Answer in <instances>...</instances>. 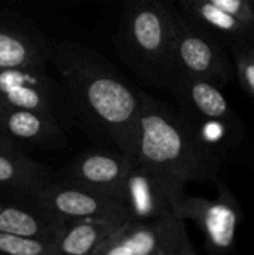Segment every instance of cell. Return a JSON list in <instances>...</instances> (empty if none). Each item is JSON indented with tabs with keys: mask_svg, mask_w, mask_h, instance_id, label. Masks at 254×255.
Here are the masks:
<instances>
[{
	"mask_svg": "<svg viewBox=\"0 0 254 255\" xmlns=\"http://www.w3.org/2000/svg\"><path fill=\"white\" fill-rule=\"evenodd\" d=\"M7 103H6V100H4V97L1 96V93H0V120H1V117L4 115V112L7 111Z\"/></svg>",
	"mask_w": 254,
	"mask_h": 255,
	"instance_id": "obj_23",
	"label": "cell"
},
{
	"mask_svg": "<svg viewBox=\"0 0 254 255\" xmlns=\"http://www.w3.org/2000/svg\"><path fill=\"white\" fill-rule=\"evenodd\" d=\"M183 4L196 18H199L210 27H214L220 31L238 34V33H246V30L249 28L238 18L225 12L210 0H183Z\"/></svg>",
	"mask_w": 254,
	"mask_h": 255,
	"instance_id": "obj_17",
	"label": "cell"
},
{
	"mask_svg": "<svg viewBox=\"0 0 254 255\" xmlns=\"http://www.w3.org/2000/svg\"><path fill=\"white\" fill-rule=\"evenodd\" d=\"M0 151H21V143L0 131Z\"/></svg>",
	"mask_w": 254,
	"mask_h": 255,
	"instance_id": "obj_22",
	"label": "cell"
},
{
	"mask_svg": "<svg viewBox=\"0 0 254 255\" xmlns=\"http://www.w3.org/2000/svg\"><path fill=\"white\" fill-rule=\"evenodd\" d=\"M64 221L42 208L13 199L0 209V232L55 244Z\"/></svg>",
	"mask_w": 254,
	"mask_h": 255,
	"instance_id": "obj_11",
	"label": "cell"
},
{
	"mask_svg": "<svg viewBox=\"0 0 254 255\" xmlns=\"http://www.w3.org/2000/svg\"><path fill=\"white\" fill-rule=\"evenodd\" d=\"M0 93L7 106L55 115L57 99L52 82L40 67L0 69Z\"/></svg>",
	"mask_w": 254,
	"mask_h": 255,
	"instance_id": "obj_10",
	"label": "cell"
},
{
	"mask_svg": "<svg viewBox=\"0 0 254 255\" xmlns=\"http://www.w3.org/2000/svg\"><path fill=\"white\" fill-rule=\"evenodd\" d=\"M220 191L217 200L183 196L178 203V215L195 221L202 230L207 244L216 251L229 250L237 238L240 209L223 182H216Z\"/></svg>",
	"mask_w": 254,
	"mask_h": 255,
	"instance_id": "obj_7",
	"label": "cell"
},
{
	"mask_svg": "<svg viewBox=\"0 0 254 255\" xmlns=\"http://www.w3.org/2000/svg\"><path fill=\"white\" fill-rule=\"evenodd\" d=\"M210 1L219 6L220 9H223L225 12L238 18L247 27L253 24L254 12L247 0H210Z\"/></svg>",
	"mask_w": 254,
	"mask_h": 255,
	"instance_id": "obj_19",
	"label": "cell"
},
{
	"mask_svg": "<svg viewBox=\"0 0 254 255\" xmlns=\"http://www.w3.org/2000/svg\"><path fill=\"white\" fill-rule=\"evenodd\" d=\"M55 64L73 102L114 140L120 152L135 157L141 109L139 91L130 88L94 54L60 46Z\"/></svg>",
	"mask_w": 254,
	"mask_h": 255,
	"instance_id": "obj_1",
	"label": "cell"
},
{
	"mask_svg": "<svg viewBox=\"0 0 254 255\" xmlns=\"http://www.w3.org/2000/svg\"><path fill=\"white\" fill-rule=\"evenodd\" d=\"M4 203H6V202H4V200H1V199H0V209H1V208H3V206H4Z\"/></svg>",
	"mask_w": 254,
	"mask_h": 255,
	"instance_id": "obj_24",
	"label": "cell"
},
{
	"mask_svg": "<svg viewBox=\"0 0 254 255\" xmlns=\"http://www.w3.org/2000/svg\"><path fill=\"white\" fill-rule=\"evenodd\" d=\"M63 221V229L54 244L57 255H94L102 242L121 224L103 218Z\"/></svg>",
	"mask_w": 254,
	"mask_h": 255,
	"instance_id": "obj_13",
	"label": "cell"
},
{
	"mask_svg": "<svg viewBox=\"0 0 254 255\" xmlns=\"http://www.w3.org/2000/svg\"><path fill=\"white\" fill-rule=\"evenodd\" d=\"M226 133L225 123L219 120H207V123L201 127L199 136L205 143H217L223 139Z\"/></svg>",
	"mask_w": 254,
	"mask_h": 255,
	"instance_id": "obj_21",
	"label": "cell"
},
{
	"mask_svg": "<svg viewBox=\"0 0 254 255\" xmlns=\"http://www.w3.org/2000/svg\"><path fill=\"white\" fill-rule=\"evenodd\" d=\"M172 66L180 73L205 78L211 82L225 81L229 70L217 45L177 15Z\"/></svg>",
	"mask_w": 254,
	"mask_h": 255,
	"instance_id": "obj_8",
	"label": "cell"
},
{
	"mask_svg": "<svg viewBox=\"0 0 254 255\" xmlns=\"http://www.w3.org/2000/svg\"><path fill=\"white\" fill-rule=\"evenodd\" d=\"M184 187L165 179L133 160L123 187V199L130 220H150L178 214Z\"/></svg>",
	"mask_w": 254,
	"mask_h": 255,
	"instance_id": "obj_6",
	"label": "cell"
},
{
	"mask_svg": "<svg viewBox=\"0 0 254 255\" xmlns=\"http://www.w3.org/2000/svg\"><path fill=\"white\" fill-rule=\"evenodd\" d=\"M249 52H250V54H252V55H253V57H254V48H253V49H252V51H249Z\"/></svg>",
	"mask_w": 254,
	"mask_h": 255,
	"instance_id": "obj_25",
	"label": "cell"
},
{
	"mask_svg": "<svg viewBox=\"0 0 254 255\" xmlns=\"http://www.w3.org/2000/svg\"><path fill=\"white\" fill-rule=\"evenodd\" d=\"M139 97L138 142L133 160L183 187L189 181L219 182L220 161L201 139L199 131L165 103L142 91Z\"/></svg>",
	"mask_w": 254,
	"mask_h": 255,
	"instance_id": "obj_2",
	"label": "cell"
},
{
	"mask_svg": "<svg viewBox=\"0 0 254 255\" xmlns=\"http://www.w3.org/2000/svg\"><path fill=\"white\" fill-rule=\"evenodd\" d=\"M0 255H57L52 244L0 232Z\"/></svg>",
	"mask_w": 254,
	"mask_h": 255,
	"instance_id": "obj_18",
	"label": "cell"
},
{
	"mask_svg": "<svg viewBox=\"0 0 254 255\" xmlns=\"http://www.w3.org/2000/svg\"><path fill=\"white\" fill-rule=\"evenodd\" d=\"M46 52L33 36L0 24V69L40 67L45 69Z\"/></svg>",
	"mask_w": 254,
	"mask_h": 255,
	"instance_id": "obj_16",
	"label": "cell"
},
{
	"mask_svg": "<svg viewBox=\"0 0 254 255\" xmlns=\"http://www.w3.org/2000/svg\"><path fill=\"white\" fill-rule=\"evenodd\" d=\"M133 51L154 67L172 70L175 15L159 0H138L130 6L126 24Z\"/></svg>",
	"mask_w": 254,
	"mask_h": 255,
	"instance_id": "obj_5",
	"label": "cell"
},
{
	"mask_svg": "<svg viewBox=\"0 0 254 255\" xmlns=\"http://www.w3.org/2000/svg\"><path fill=\"white\" fill-rule=\"evenodd\" d=\"M132 164L133 158L123 152H88L69 166L66 179L123 199V187Z\"/></svg>",
	"mask_w": 254,
	"mask_h": 255,
	"instance_id": "obj_9",
	"label": "cell"
},
{
	"mask_svg": "<svg viewBox=\"0 0 254 255\" xmlns=\"http://www.w3.org/2000/svg\"><path fill=\"white\" fill-rule=\"evenodd\" d=\"M238 73L244 87L254 94V57L250 52L238 55Z\"/></svg>",
	"mask_w": 254,
	"mask_h": 255,
	"instance_id": "obj_20",
	"label": "cell"
},
{
	"mask_svg": "<svg viewBox=\"0 0 254 255\" xmlns=\"http://www.w3.org/2000/svg\"><path fill=\"white\" fill-rule=\"evenodd\" d=\"M16 199L30 202L61 220L103 218L115 223L130 220L129 209L121 197L91 190L67 179H51Z\"/></svg>",
	"mask_w": 254,
	"mask_h": 255,
	"instance_id": "obj_4",
	"label": "cell"
},
{
	"mask_svg": "<svg viewBox=\"0 0 254 255\" xmlns=\"http://www.w3.org/2000/svg\"><path fill=\"white\" fill-rule=\"evenodd\" d=\"M195 248L178 214L121 223L94 255H193Z\"/></svg>",
	"mask_w": 254,
	"mask_h": 255,
	"instance_id": "obj_3",
	"label": "cell"
},
{
	"mask_svg": "<svg viewBox=\"0 0 254 255\" xmlns=\"http://www.w3.org/2000/svg\"><path fill=\"white\" fill-rule=\"evenodd\" d=\"M177 90L181 97L205 120L228 121L234 118L223 93L208 79L180 73Z\"/></svg>",
	"mask_w": 254,
	"mask_h": 255,
	"instance_id": "obj_15",
	"label": "cell"
},
{
	"mask_svg": "<svg viewBox=\"0 0 254 255\" xmlns=\"http://www.w3.org/2000/svg\"><path fill=\"white\" fill-rule=\"evenodd\" d=\"M54 179L43 164L25 157L21 151H0V190L13 199Z\"/></svg>",
	"mask_w": 254,
	"mask_h": 255,
	"instance_id": "obj_14",
	"label": "cell"
},
{
	"mask_svg": "<svg viewBox=\"0 0 254 255\" xmlns=\"http://www.w3.org/2000/svg\"><path fill=\"white\" fill-rule=\"evenodd\" d=\"M0 131L18 143H49L63 136L55 115L10 106L0 120Z\"/></svg>",
	"mask_w": 254,
	"mask_h": 255,
	"instance_id": "obj_12",
	"label": "cell"
}]
</instances>
